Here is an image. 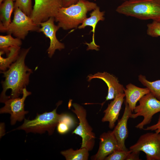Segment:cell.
<instances>
[{
    "label": "cell",
    "mask_w": 160,
    "mask_h": 160,
    "mask_svg": "<svg viewBox=\"0 0 160 160\" xmlns=\"http://www.w3.org/2000/svg\"><path fill=\"white\" fill-rule=\"evenodd\" d=\"M31 47L22 49L17 60L7 70L1 71L5 80L1 82L3 90L0 102H4L9 98L19 97L22 94L23 89L29 82V77L32 70L25 65V60Z\"/></svg>",
    "instance_id": "obj_1"
},
{
    "label": "cell",
    "mask_w": 160,
    "mask_h": 160,
    "mask_svg": "<svg viewBox=\"0 0 160 160\" xmlns=\"http://www.w3.org/2000/svg\"><path fill=\"white\" fill-rule=\"evenodd\" d=\"M97 6L87 0H79L68 7H62L55 17L60 28L67 30L78 28L87 17V14Z\"/></svg>",
    "instance_id": "obj_2"
},
{
    "label": "cell",
    "mask_w": 160,
    "mask_h": 160,
    "mask_svg": "<svg viewBox=\"0 0 160 160\" xmlns=\"http://www.w3.org/2000/svg\"><path fill=\"white\" fill-rule=\"evenodd\" d=\"M116 11L141 20L160 22V0L125 1L117 7Z\"/></svg>",
    "instance_id": "obj_3"
},
{
    "label": "cell",
    "mask_w": 160,
    "mask_h": 160,
    "mask_svg": "<svg viewBox=\"0 0 160 160\" xmlns=\"http://www.w3.org/2000/svg\"><path fill=\"white\" fill-rule=\"evenodd\" d=\"M61 102L58 103L56 108L50 112H45L37 114L36 118L32 120L24 119L23 124L15 130L22 129L27 133L42 134L47 131L49 135L54 132L58 124L62 114H58L57 109Z\"/></svg>",
    "instance_id": "obj_4"
},
{
    "label": "cell",
    "mask_w": 160,
    "mask_h": 160,
    "mask_svg": "<svg viewBox=\"0 0 160 160\" xmlns=\"http://www.w3.org/2000/svg\"><path fill=\"white\" fill-rule=\"evenodd\" d=\"M13 19L6 27H0L2 33L13 34L20 39H24L29 31L39 32L40 26L35 24L30 17L18 8L14 9Z\"/></svg>",
    "instance_id": "obj_5"
},
{
    "label": "cell",
    "mask_w": 160,
    "mask_h": 160,
    "mask_svg": "<svg viewBox=\"0 0 160 160\" xmlns=\"http://www.w3.org/2000/svg\"><path fill=\"white\" fill-rule=\"evenodd\" d=\"M139 102V104L134 110L135 113H132L130 118L135 119L143 116V120L135 127L142 129L145 125L151 123L154 115L160 112V100L149 92L142 97Z\"/></svg>",
    "instance_id": "obj_6"
},
{
    "label": "cell",
    "mask_w": 160,
    "mask_h": 160,
    "mask_svg": "<svg viewBox=\"0 0 160 160\" xmlns=\"http://www.w3.org/2000/svg\"><path fill=\"white\" fill-rule=\"evenodd\" d=\"M72 105L74 109L71 110L76 115L79 123L72 133L79 135L81 137V148H85L89 151H91L94 146L95 136L87 119L86 111L78 104L74 103Z\"/></svg>",
    "instance_id": "obj_7"
},
{
    "label": "cell",
    "mask_w": 160,
    "mask_h": 160,
    "mask_svg": "<svg viewBox=\"0 0 160 160\" xmlns=\"http://www.w3.org/2000/svg\"><path fill=\"white\" fill-rule=\"evenodd\" d=\"M129 150L144 152L147 160H160V133L148 132L142 135Z\"/></svg>",
    "instance_id": "obj_8"
},
{
    "label": "cell",
    "mask_w": 160,
    "mask_h": 160,
    "mask_svg": "<svg viewBox=\"0 0 160 160\" xmlns=\"http://www.w3.org/2000/svg\"><path fill=\"white\" fill-rule=\"evenodd\" d=\"M63 7V0H35L30 17L35 24L40 25L50 17H55Z\"/></svg>",
    "instance_id": "obj_9"
},
{
    "label": "cell",
    "mask_w": 160,
    "mask_h": 160,
    "mask_svg": "<svg viewBox=\"0 0 160 160\" xmlns=\"http://www.w3.org/2000/svg\"><path fill=\"white\" fill-rule=\"evenodd\" d=\"M31 94V92L28 91L25 87L23 89L22 97L9 98L4 102L5 105L1 108L0 113L10 114L11 125L15 124L17 121H21L25 119V115L28 111L24 110V102L27 97Z\"/></svg>",
    "instance_id": "obj_10"
},
{
    "label": "cell",
    "mask_w": 160,
    "mask_h": 160,
    "mask_svg": "<svg viewBox=\"0 0 160 160\" xmlns=\"http://www.w3.org/2000/svg\"><path fill=\"white\" fill-rule=\"evenodd\" d=\"M55 18L51 17L48 20L40 24L39 32H42L50 40V45L47 50L49 57H51L56 50H60L65 48L64 44L57 39L56 33L60 28L55 23Z\"/></svg>",
    "instance_id": "obj_11"
},
{
    "label": "cell",
    "mask_w": 160,
    "mask_h": 160,
    "mask_svg": "<svg viewBox=\"0 0 160 160\" xmlns=\"http://www.w3.org/2000/svg\"><path fill=\"white\" fill-rule=\"evenodd\" d=\"M99 146L97 153L91 157L93 160H104L116 150L120 149L112 131L104 132L100 136Z\"/></svg>",
    "instance_id": "obj_12"
},
{
    "label": "cell",
    "mask_w": 160,
    "mask_h": 160,
    "mask_svg": "<svg viewBox=\"0 0 160 160\" xmlns=\"http://www.w3.org/2000/svg\"><path fill=\"white\" fill-rule=\"evenodd\" d=\"M88 77L89 81L93 79H99L103 80L106 84L108 90L105 101L113 99L118 95L124 93L125 88L123 85L119 83L117 78L109 73L106 72H98L94 75H89ZM105 102L101 105H103Z\"/></svg>",
    "instance_id": "obj_13"
},
{
    "label": "cell",
    "mask_w": 160,
    "mask_h": 160,
    "mask_svg": "<svg viewBox=\"0 0 160 160\" xmlns=\"http://www.w3.org/2000/svg\"><path fill=\"white\" fill-rule=\"evenodd\" d=\"M125 105L122 116L120 119L118 120L117 124L114 127L112 132L116 139L120 149L127 151L129 150L126 148L125 143L128 136L127 123L132 112L125 102Z\"/></svg>",
    "instance_id": "obj_14"
},
{
    "label": "cell",
    "mask_w": 160,
    "mask_h": 160,
    "mask_svg": "<svg viewBox=\"0 0 160 160\" xmlns=\"http://www.w3.org/2000/svg\"><path fill=\"white\" fill-rule=\"evenodd\" d=\"M124 97V93L117 95L103 111L105 114L102 121L108 122V127L111 129H113L115 127V123L118 119Z\"/></svg>",
    "instance_id": "obj_15"
},
{
    "label": "cell",
    "mask_w": 160,
    "mask_h": 160,
    "mask_svg": "<svg viewBox=\"0 0 160 160\" xmlns=\"http://www.w3.org/2000/svg\"><path fill=\"white\" fill-rule=\"evenodd\" d=\"M105 13L104 11H100L99 7L97 6L90 13V17H87L82 23L78 27L79 29L84 28L87 26H90L92 28V30L91 31L93 33L92 41L90 43L86 42L85 43L88 46L87 50H95L98 51L99 50V46L97 45L95 42V30L98 22L100 21L104 20Z\"/></svg>",
    "instance_id": "obj_16"
},
{
    "label": "cell",
    "mask_w": 160,
    "mask_h": 160,
    "mask_svg": "<svg viewBox=\"0 0 160 160\" xmlns=\"http://www.w3.org/2000/svg\"><path fill=\"white\" fill-rule=\"evenodd\" d=\"M149 92L147 87L140 88L131 83L126 86L124 92L126 97L125 102L132 112L136 107L137 102L144 96Z\"/></svg>",
    "instance_id": "obj_17"
},
{
    "label": "cell",
    "mask_w": 160,
    "mask_h": 160,
    "mask_svg": "<svg viewBox=\"0 0 160 160\" xmlns=\"http://www.w3.org/2000/svg\"><path fill=\"white\" fill-rule=\"evenodd\" d=\"M14 1L5 0L0 4V27H7L11 23L12 14L14 10Z\"/></svg>",
    "instance_id": "obj_18"
},
{
    "label": "cell",
    "mask_w": 160,
    "mask_h": 160,
    "mask_svg": "<svg viewBox=\"0 0 160 160\" xmlns=\"http://www.w3.org/2000/svg\"><path fill=\"white\" fill-rule=\"evenodd\" d=\"M6 51L7 55L6 58L0 55V69L1 71H6L11 65L18 58L20 51V47L19 46H12L2 50Z\"/></svg>",
    "instance_id": "obj_19"
},
{
    "label": "cell",
    "mask_w": 160,
    "mask_h": 160,
    "mask_svg": "<svg viewBox=\"0 0 160 160\" xmlns=\"http://www.w3.org/2000/svg\"><path fill=\"white\" fill-rule=\"evenodd\" d=\"M89 151L85 148L74 150L70 148L61 152V154L66 160H87L89 156Z\"/></svg>",
    "instance_id": "obj_20"
},
{
    "label": "cell",
    "mask_w": 160,
    "mask_h": 160,
    "mask_svg": "<svg viewBox=\"0 0 160 160\" xmlns=\"http://www.w3.org/2000/svg\"><path fill=\"white\" fill-rule=\"evenodd\" d=\"M138 79L144 86L148 88L151 94L160 100V80L151 81L146 79L145 76L141 74L138 76Z\"/></svg>",
    "instance_id": "obj_21"
},
{
    "label": "cell",
    "mask_w": 160,
    "mask_h": 160,
    "mask_svg": "<svg viewBox=\"0 0 160 160\" xmlns=\"http://www.w3.org/2000/svg\"><path fill=\"white\" fill-rule=\"evenodd\" d=\"M22 44L21 39L14 38L11 34L0 36V48L1 50L6 49L12 46L20 47Z\"/></svg>",
    "instance_id": "obj_22"
},
{
    "label": "cell",
    "mask_w": 160,
    "mask_h": 160,
    "mask_svg": "<svg viewBox=\"0 0 160 160\" xmlns=\"http://www.w3.org/2000/svg\"><path fill=\"white\" fill-rule=\"evenodd\" d=\"M14 9L18 8L24 13L30 17L33 8L32 6V0H15Z\"/></svg>",
    "instance_id": "obj_23"
},
{
    "label": "cell",
    "mask_w": 160,
    "mask_h": 160,
    "mask_svg": "<svg viewBox=\"0 0 160 160\" xmlns=\"http://www.w3.org/2000/svg\"><path fill=\"white\" fill-rule=\"evenodd\" d=\"M131 151L116 150L108 155L105 160H126L127 156Z\"/></svg>",
    "instance_id": "obj_24"
},
{
    "label": "cell",
    "mask_w": 160,
    "mask_h": 160,
    "mask_svg": "<svg viewBox=\"0 0 160 160\" xmlns=\"http://www.w3.org/2000/svg\"><path fill=\"white\" fill-rule=\"evenodd\" d=\"M147 33L153 37L160 36V22L153 21L147 25Z\"/></svg>",
    "instance_id": "obj_25"
},
{
    "label": "cell",
    "mask_w": 160,
    "mask_h": 160,
    "mask_svg": "<svg viewBox=\"0 0 160 160\" xmlns=\"http://www.w3.org/2000/svg\"><path fill=\"white\" fill-rule=\"evenodd\" d=\"M57 128L58 133L64 134L67 133L71 128L65 123L59 121L57 126Z\"/></svg>",
    "instance_id": "obj_26"
},
{
    "label": "cell",
    "mask_w": 160,
    "mask_h": 160,
    "mask_svg": "<svg viewBox=\"0 0 160 160\" xmlns=\"http://www.w3.org/2000/svg\"><path fill=\"white\" fill-rule=\"evenodd\" d=\"M144 130L154 131L155 132L159 133H160V114L159 115L157 122L156 124L150 126H148L146 128L143 129Z\"/></svg>",
    "instance_id": "obj_27"
},
{
    "label": "cell",
    "mask_w": 160,
    "mask_h": 160,
    "mask_svg": "<svg viewBox=\"0 0 160 160\" xmlns=\"http://www.w3.org/2000/svg\"><path fill=\"white\" fill-rule=\"evenodd\" d=\"M140 152L131 151L128 155L126 160H140L139 155Z\"/></svg>",
    "instance_id": "obj_28"
},
{
    "label": "cell",
    "mask_w": 160,
    "mask_h": 160,
    "mask_svg": "<svg viewBox=\"0 0 160 160\" xmlns=\"http://www.w3.org/2000/svg\"><path fill=\"white\" fill-rule=\"evenodd\" d=\"M79 0H63V7H68L76 3Z\"/></svg>",
    "instance_id": "obj_29"
},
{
    "label": "cell",
    "mask_w": 160,
    "mask_h": 160,
    "mask_svg": "<svg viewBox=\"0 0 160 160\" xmlns=\"http://www.w3.org/2000/svg\"><path fill=\"white\" fill-rule=\"evenodd\" d=\"M5 0H0V4H1Z\"/></svg>",
    "instance_id": "obj_30"
},
{
    "label": "cell",
    "mask_w": 160,
    "mask_h": 160,
    "mask_svg": "<svg viewBox=\"0 0 160 160\" xmlns=\"http://www.w3.org/2000/svg\"><path fill=\"white\" fill-rule=\"evenodd\" d=\"M121 0L123 1H134V0Z\"/></svg>",
    "instance_id": "obj_31"
},
{
    "label": "cell",
    "mask_w": 160,
    "mask_h": 160,
    "mask_svg": "<svg viewBox=\"0 0 160 160\" xmlns=\"http://www.w3.org/2000/svg\"><path fill=\"white\" fill-rule=\"evenodd\" d=\"M13 0L14 1H15V0Z\"/></svg>",
    "instance_id": "obj_32"
}]
</instances>
